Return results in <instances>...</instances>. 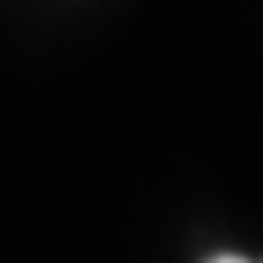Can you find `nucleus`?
<instances>
[{
  "mask_svg": "<svg viewBox=\"0 0 263 263\" xmlns=\"http://www.w3.org/2000/svg\"><path fill=\"white\" fill-rule=\"evenodd\" d=\"M208 263H254V259H245V254H213Z\"/></svg>",
  "mask_w": 263,
  "mask_h": 263,
  "instance_id": "f257e3e1",
  "label": "nucleus"
}]
</instances>
